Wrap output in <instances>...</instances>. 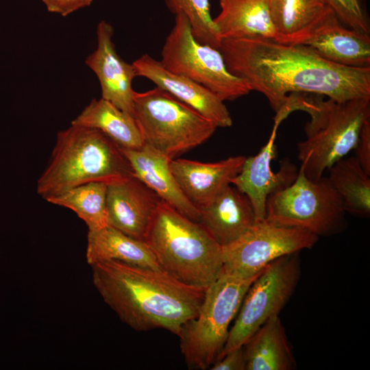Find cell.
Instances as JSON below:
<instances>
[{
  "instance_id": "15",
  "label": "cell",
  "mask_w": 370,
  "mask_h": 370,
  "mask_svg": "<svg viewBox=\"0 0 370 370\" xmlns=\"http://www.w3.org/2000/svg\"><path fill=\"white\" fill-rule=\"evenodd\" d=\"M137 76L145 77L212 122L217 127H228L232 119L225 105L204 86L166 70L149 54H143L132 63Z\"/></svg>"
},
{
  "instance_id": "17",
  "label": "cell",
  "mask_w": 370,
  "mask_h": 370,
  "mask_svg": "<svg viewBox=\"0 0 370 370\" xmlns=\"http://www.w3.org/2000/svg\"><path fill=\"white\" fill-rule=\"evenodd\" d=\"M121 150L129 161L134 176L179 212L199 222L198 208L186 197L173 175L172 159L147 144L137 149Z\"/></svg>"
},
{
  "instance_id": "22",
  "label": "cell",
  "mask_w": 370,
  "mask_h": 370,
  "mask_svg": "<svg viewBox=\"0 0 370 370\" xmlns=\"http://www.w3.org/2000/svg\"><path fill=\"white\" fill-rule=\"evenodd\" d=\"M243 347L247 370H291L296 367L279 315L260 327Z\"/></svg>"
},
{
  "instance_id": "7",
  "label": "cell",
  "mask_w": 370,
  "mask_h": 370,
  "mask_svg": "<svg viewBox=\"0 0 370 370\" xmlns=\"http://www.w3.org/2000/svg\"><path fill=\"white\" fill-rule=\"evenodd\" d=\"M134 116L145 144L172 159L208 140L217 127L158 87L134 94Z\"/></svg>"
},
{
  "instance_id": "3",
  "label": "cell",
  "mask_w": 370,
  "mask_h": 370,
  "mask_svg": "<svg viewBox=\"0 0 370 370\" xmlns=\"http://www.w3.org/2000/svg\"><path fill=\"white\" fill-rule=\"evenodd\" d=\"M283 110L307 112L306 138L297 143L300 167L310 180L323 176L325 170L353 150L364 123L370 119V97L338 101L319 95L291 93Z\"/></svg>"
},
{
  "instance_id": "27",
  "label": "cell",
  "mask_w": 370,
  "mask_h": 370,
  "mask_svg": "<svg viewBox=\"0 0 370 370\" xmlns=\"http://www.w3.org/2000/svg\"><path fill=\"white\" fill-rule=\"evenodd\" d=\"M168 10L175 16L184 14L194 37L200 42L219 49L221 38L210 15L209 0H164Z\"/></svg>"
},
{
  "instance_id": "2",
  "label": "cell",
  "mask_w": 370,
  "mask_h": 370,
  "mask_svg": "<svg viewBox=\"0 0 370 370\" xmlns=\"http://www.w3.org/2000/svg\"><path fill=\"white\" fill-rule=\"evenodd\" d=\"M90 266L93 284L104 302L137 331L161 328L178 336L197 315L206 290L184 284L162 269L116 260Z\"/></svg>"
},
{
  "instance_id": "26",
  "label": "cell",
  "mask_w": 370,
  "mask_h": 370,
  "mask_svg": "<svg viewBox=\"0 0 370 370\" xmlns=\"http://www.w3.org/2000/svg\"><path fill=\"white\" fill-rule=\"evenodd\" d=\"M107 186L105 182H92L73 187L46 199L54 205L71 209L86 224L88 231L108 225Z\"/></svg>"
},
{
  "instance_id": "23",
  "label": "cell",
  "mask_w": 370,
  "mask_h": 370,
  "mask_svg": "<svg viewBox=\"0 0 370 370\" xmlns=\"http://www.w3.org/2000/svg\"><path fill=\"white\" fill-rule=\"evenodd\" d=\"M277 39L299 44L330 12L324 0H268Z\"/></svg>"
},
{
  "instance_id": "6",
  "label": "cell",
  "mask_w": 370,
  "mask_h": 370,
  "mask_svg": "<svg viewBox=\"0 0 370 370\" xmlns=\"http://www.w3.org/2000/svg\"><path fill=\"white\" fill-rule=\"evenodd\" d=\"M259 273L245 278L221 272L206 288L197 315L184 325L178 335L189 369H210L217 360L226 343L229 326Z\"/></svg>"
},
{
  "instance_id": "20",
  "label": "cell",
  "mask_w": 370,
  "mask_h": 370,
  "mask_svg": "<svg viewBox=\"0 0 370 370\" xmlns=\"http://www.w3.org/2000/svg\"><path fill=\"white\" fill-rule=\"evenodd\" d=\"M220 12L212 18L220 38H260L276 40L268 0H219Z\"/></svg>"
},
{
  "instance_id": "4",
  "label": "cell",
  "mask_w": 370,
  "mask_h": 370,
  "mask_svg": "<svg viewBox=\"0 0 370 370\" xmlns=\"http://www.w3.org/2000/svg\"><path fill=\"white\" fill-rule=\"evenodd\" d=\"M132 175L129 161L111 138L99 130L71 124L58 133L36 192L46 200L84 184H108Z\"/></svg>"
},
{
  "instance_id": "1",
  "label": "cell",
  "mask_w": 370,
  "mask_h": 370,
  "mask_svg": "<svg viewBox=\"0 0 370 370\" xmlns=\"http://www.w3.org/2000/svg\"><path fill=\"white\" fill-rule=\"evenodd\" d=\"M227 70L260 92L277 112L291 93L343 101L370 97V68L332 63L302 44L271 39H222L219 49Z\"/></svg>"
},
{
  "instance_id": "30",
  "label": "cell",
  "mask_w": 370,
  "mask_h": 370,
  "mask_svg": "<svg viewBox=\"0 0 370 370\" xmlns=\"http://www.w3.org/2000/svg\"><path fill=\"white\" fill-rule=\"evenodd\" d=\"M211 370H247L243 346L236 348L216 360Z\"/></svg>"
},
{
  "instance_id": "13",
  "label": "cell",
  "mask_w": 370,
  "mask_h": 370,
  "mask_svg": "<svg viewBox=\"0 0 370 370\" xmlns=\"http://www.w3.org/2000/svg\"><path fill=\"white\" fill-rule=\"evenodd\" d=\"M280 125L274 122L267 143L256 155L245 158L240 173L231 182L247 196L257 221L265 219L269 196L292 184L298 173L296 166L286 159L282 161L278 172L271 169V160L276 153V133Z\"/></svg>"
},
{
  "instance_id": "31",
  "label": "cell",
  "mask_w": 370,
  "mask_h": 370,
  "mask_svg": "<svg viewBox=\"0 0 370 370\" xmlns=\"http://www.w3.org/2000/svg\"><path fill=\"white\" fill-rule=\"evenodd\" d=\"M94 0H42L51 13L66 16L81 8L89 6Z\"/></svg>"
},
{
  "instance_id": "5",
  "label": "cell",
  "mask_w": 370,
  "mask_h": 370,
  "mask_svg": "<svg viewBox=\"0 0 370 370\" xmlns=\"http://www.w3.org/2000/svg\"><path fill=\"white\" fill-rule=\"evenodd\" d=\"M144 241L160 268L178 281L207 288L220 275L222 247L203 225L162 201Z\"/></svg>"
},
{
  "instance_id": "11",
  "label": "cell",
  "mask_w": 370,
  "mask_h": 370,
  "mask_svg": "<svg viewBox=\"0 0 370 370\" xmlns=\"http://www.w3.org/2000/svg\"><path fill=\"white\" fill-rule=\"evenodd\" d=\"M317 235L297 227L256 221L232 243L222 247L221 272L240 278L258 275L267 264L286 255L312 248Z\"/></svg>"
},
{
  "instance_id": "25",
  "label": "cell",
  "mask_w": 370,
  "mask_h": 370,
  "mask_svg": "<svg viewBox=\"0 0 370 370\" xmlns=\"http://www.w3.org/2000/svg\"><path fill=\"white\" fill-rule=\"evenodd\" d=\"M328 177L340 196L345 212L359 217L370 214V175L355 156L344 157L334 163Z\"/></svg>"
},
{
  "instance_id": "29",
  "label": "cell",
  "mask_w": 370,
  "mask_h": 370,
  "mask_svg": "<svg viewBox=\"0 0 370 370\" xmlns=\"http://www.w3.org/2000/svg\"><path fill=\"white\" fill-rule=\"evenodd\" d=\"M353 150L361 166L370 175V119L362 125Z\"/></svg>"
},
{
  "instance_id": "18",
  "label": "cell",
  "mask_w": 370,
  "mask_h": 370,
  "mask_svg": "<svg viewBox=\"0 0 370 370\" xmlns=\"http://www.w3.org/2000/svg\"><path fill=\"white\" fill-rule=\"evenodd\" d=\"M245 158L243 156H232L213 163L172 159L171 168L184 194L198 208L231 184Z\"/></svg>"
},
{
  "instance_id": "14",
  "label": "cell",
  "mask_w": 370,
  "mask_h": 370,
  "mask_svg": "<svg viewBox=\"0 0 370 370\" xmlns=\"http://www.w3.org/2000/svg\"><path fill=\"white\" fill-rule=\"evenodd\" d=\"M114 29L105 21L97 27L96 49L86 59L85 64L97 77L101 98L134 116L132 81L137 77L133 64L123 60L117 53L112 41Z\"/></svg>"
},
{
  "instance_id": "19",
  "label": "cell",
  "mask_w": 370,
  "mask_h": 370,
  "mask_svg": "<svg viewBox=\"0 0 370 370\" xmlns=\"http://www.w3.org/2000/svg\"><path fill=\"white\" fill-rule=\"evenodd\" d=\"M198 210L199 223L221 247L236 241L257 221L247 196L230 184Z\"/></svg>"
},
{
  "instance_id": "12",
  "label": "cell",
  "mask_w": 370,
  "mask_h": 370,
  "mask_svg": "<svg viewBox=\"0 0 370 370\" xmlns=\"http://www.w3.org/2000/svg\"><path fill=\"white\" fill-rule=\"evenodd\" d=\"M162 201L134 175L113 181L107 186L108 225L144 241Z\"/></svg>"
},
{
  "instance_id": "28",
  "label": "cell",
  "mask_w": 370,
  "mask_h": 370,
  "mask_svg": "<svg viewBox=\"0 0 370 370\" xmlns=\"http://www.w3.org/2000/svg\"><path fill=\"white\" fill-rule=\"evenodd\" d=\"M324 1L342 24L369 35V19L362 0Z\"/></svg>"
},
{
  "instance_id": "9",
  "label": "cell",
  "mask_w": 370,
  "mask_h": 370,
  "mask_svg": "<svg viewBox=\"0 0 370 370\" xmlns=\"http://www.w3.org/2000/svg\"><path fill=\"white\" fill-rule=\"evenodd\" d=\"M162 66L209 89L222 101H232L251 90L245 79L232 74L220 51L199 42L186 17L175 16L174 24L161 51Z\"/></svg>"
},
{
  "instance_id": "21",
  "label": "cell",
  "mask_w": 370,
  "mask_h": 370,
  "mask_svg": "<svg viewBox=\"0 0 370 370\" xmlns=\"http://www.w3.org/2000/svg\"><path fill=\"white\" fill-rule=\"evenodd\" d=\"M86 260L88 264L116 260L130 265L161 269L147 243L107 225L88 231Z\"/></svg>"
},
{
  "instance_id": "24",
  "label": "cell",
  "mask_w": 370,
  "mask_h": 370,
  "mask_svg": "<svg viewBox=\"0 0 370 370\" xmlns=\"http://www.w3.org/2000/svg\"><path fill=\"white\" fill-rule=\"evenodd\" d=\"M71 124L99 130L121 148L137 149L145 144L134 116L103 98L93 99Z\"/></svg>"
},
{
  "instance_id": "8",
  "label": "cell",
  "mask_w": 370,
  "mask_h": 370,
  "mask_svg": "<svg viewBox=\"0 0 370 370\" xmlns=\"http://www.w3.org/2000/svg\"><path fill=\"white\" fill-rule=\"evenodd\" d=\"M345 213L328 177L310 180L300 167L292 184L269 196L265 220L300 228L317 236H330L345 227Z\"/></svg>"
},
{
  "instance_id": "16",
  "label": "cell",
  "mask_w": 370,
  "mask_h": 370,
  "mask_svg": "<svg viewBox=\"0 0 370 370\" xmlns=\"http://www.w3.org/2000/svg\"><path fill=\"white\" fill-rule=\"evenodd\" d=\"M299 44L332 63L370 68V36L342 24L334 12L327 15Z\"/></svg>"
},
{
  "instance_id": "10",
  "label": "cell",
  "mask_w": 370,
  "mask_h": 370,
  "mask_svg": "<svg viewBox=\"0 0 370 370\" xmlns=\"http://www.w3.org/2000/svg\"><path fill=\"white\" fill-rule=\"evenodd\" d=\"M299 252L267 264L248 288L219 360L243 346L269 319L279 315L294 292L300 276Z\"/></svg>"
}]
</instances>
